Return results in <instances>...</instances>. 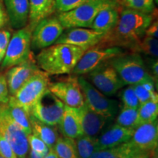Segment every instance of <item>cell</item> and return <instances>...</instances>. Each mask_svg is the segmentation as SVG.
<instances>
[{
    "label": "cell",
    "mask_w": 158,
    "mask_h": 158,
    "mask_svg": "<svg viewBox=\"0 0 158 158\" xmlns=\"http://www.w3.org/2000/svg\"><path fill=\"white\" fill-rule=\"evenodd\" d=\"M121 4L125 8L148 14L153 13L156 10L154 0H121Z\"/></svg>",
    "instance_id": "cell-31"
},
{
    "label": "cell",
    "mask_w": 158,
    "mask_h": 158,
    "mask_svg": "<svg viewBox=\"0 0 158 158\" xmlns=\"http://www.w3.org/2000/svg\"><path fill=\"white\" fill-rule=\"evenodd\" d=\"M58 125L65 138L75 140L84 135L77 108L64 106V113Z\"/></svg>",
    "instance_id": "cell-20"
},
{
    "label": "cell",
    "mask_w": 158,
    "mask_h": 158,
    "mask_svg": "<svg viewBox=\"0 0 158 158\" xmlns=\"http://www.w3.org/2000/svg\"><path fill=\"white\" fill-rule=\"evenodd\" d=\"M156 152H147V151H141V152L137 154L133 158H150L152 156L155 155Z\"/></svg>",
    "instance_id": "cell-42"
},
{
    "label": "cell",
    "mask_w": 158,
    "mask_h": 158,
    "mask_svg": "<svg viewBox=\"0 0 158 158\" xmlns=\"http://www.w3.org/2000/svg\"><path fill=\"white\" fill-rule=\"evenodd\" d=\"M121 98L122 101L123 102L124 107L137 108V109L139 108V101H138L137 96L135 95L132 85H130V86L123 90L121 94Z\"/></svg>",
    "instance_id": "cell-33"
},
{
    "label": "cell",
    "mask_w": 158,
    "mask_h": 158,
    "mask_svg": "<svg viewBox=\"0 0 158 158\" xmlns=\"http://www.w3.org/2000/svg\"><path fill=\"white\" fill-rule=\"evenodd\" d=\"M158 63H157V59H154L152 62V73H153V78L155 80V82L156 81V83L157 82V77H158V69H157V66H158Z\"/></svg>",
    "instance_id": "cell-41"
},
{
    "label": "cell",
    "mask_w": 158,
    "mask_h": 158,
    "mask_svg": "<svg viewBox=\"0 0 158 158\" xmlns=\"http://www.w3.org/2000/svg\"><path fill=\"white\" fill-rule=\"evenodd\" d=\"M118 5L117 0H90L72 10L59 13L56 17L64 29L90 28L102 10Z\"/></svg>",
    "instance_id": "cell-3"
},
{
    "label": "cell",
    "mask_w": 158,
    "mask_h": 158,
    "mask_svg": "<svg viewBox=\"0 0 158 158\" xmlns=\"http://www.w3.org/2000/svg\"><path fill=\"white\" fill-rule=\"evenodd\" d=\"M88 74L89 78L97 89L106 96H113L120 89L126 86L108 62L98 67Z\"/></svg>",
    "instance_id": "cell-13"
},
{
    "label": "cell",
    "mask_w": 158,
    "mask_h": 158,
    "mask_svg": "<svg viewBox=\"0 0 158 158\" xmlns=\"http://www.w3.org/2000/svg\"><path fill=\"white\" fill-rule=\"evenodd\" d=\"M9 98L10 94L5 76L0 73V104H7Z\"/></svg>",
    "instance_id": "cell-37"
},
{
    "label": "cell",
    "mask_w": 158,
    "mask_h": 158,
    "mask_svg": "<svg viewBox=\"0 0 158 158\" xmlns=\"http://www.w3.org/2000/svg\"><path fill=\"white\" fill-rule=\"evenodd\" d=\"M30 122L31 133L35 135L40 138L44 143L48 146L49 149L54 147L59 138L58 133L55 130L54 126H50L39 121L31 114L29 115Z\"/></svg>",
    "instance_id": "cell-23"
},
{
    "label": "cell",
    "mask_w": 158,
    "mask_h": 158,
    "mask_svg": "<svg viewBox=\"0 0 158 158\" xmlns=\"http://www.w3.org/2000/svg\"><path fill=\"white\" fill-rule=\"evenodd\" d=\"M29 27L33 30L41 20L55 11V0H29Z\"/></svg>",
    "instance_id": "cell-22"
},
{
    "label": "cell",
    "mask_w": 158,
    "mask_h": 158,
    "mask_svg": "<svg viewBox=\"0 0 158 158\" xmlns=\"http://www.w3.org/2000/svg\"><path fill=\"white\" fill-rule=\"evenodd\" d=\"M125 85L154 82L142 57L137 53L122 54L108 61Z\"/></svg>",
    "instance_id": "cell-4"
},
{
    "label": "cell",
    "mask_w": 158,
    "mask_h": 158,
    "mask_svg": "<svg viewBox=\"0 0 158 158\" xmlns=\"http://www.w3.org/2000/svg\"><path fill=\"white\" fill-rule=\"evenodd\" d=\"M5 52H3L2 51L0 50V63L2 62V60H3V59H4V56H5Z\"/></svg>",
    "instance_id": "cell-45"
},
{
    "label": "cell",
    "mask_w": 158,
    "mask_h": 158,
    "mask_svg": "<svg viewBox=\"0 0 158 158\" xmlns=\"http://www.w3.org/2000/svg\"><path fill=\"white\" fill-rule=\"evenodd\" d=\"M7 104H0V135L10 143L18 158H27L29 147L27 135L12 118Z\"/></svg>",
    "instance_id": "cell-7"
},
{
    "label": "cell",
    "mask_w": 158,
    "mask_h": 158,
    "mask_svg": "<svg viewBox=\"0 0 158 158\" xmlns=\"http://www.w3.org/2000/svg\"><path fill=\"white\" fill-rule=\"evenodd\" d=\"M8 22V17L6 13L5 5H3L2 0H0V30L3 29Z\"/></svg>",
    "instance_id": "cell-39"
},
{
    "label": "cell",
    "mask_w": 158,
    "mask_h": 158,
    "mask_svg": "<svg viewBox=\"0 0 158 158\" xmlns=\"http://www.w3.org/2000/svg\"><path fill=\"white\" fill-rule=\"evenodd\" d=\"M32 30L27 25L12 35L2 62V68H10L26 62L31 56V40Z\"/></svg>",
    "instance_id": "cell-6"
},
{
    "label": "cell",
    "mask_w": 158,
    "mask_h": 158,
    "mask_svg": "<svg viewBox=\"0 0 158 158\" xmlns=\"http://www.w3.org/2000/svg\"><path fill=\"white\" fill-rule=\"evenodd\" d=\"M123 53V50L119 47L97 45L85 51L72 71V73L78 76L88 74L98 67Z\"/></svg>",
    "instance_id": "cell-8"
},
{
    "label": "cell",
    "mask_w": 158,
    "mask_h": 158,
    "mask_svg": "<svg viewBox=\"0 0 158 158\" xmlns=\"http://www.w3.org/2000/svg\"><path fill=\"white\" fill-rule=\"evenodd\" d=\"M48 89L69 107L78 108L84 104V96L76 76L50 82Z\"/></svg>",
    "instance_id": "cell-11"
},
{
    "label": "cell",
    "mask_w": 158,
    "mask_h": 158,
    "mask_svg": "<svg viewBox=\"0 0 158 158\" xmlns=\"http://www.w3.org/2000/svg\"><path fill=\"white\" fill-rule=\"evenodd\" d=\"M146 36H149L151 37H154V38L157 39L158 37V22L157 20L156 21H153L152 23L150 24V26L148 27V29L146 31Z\"/></svg>",
    "instance_id": "cell-40"
},
{
    "label": "cell",
    "mask_w": 158,
    "mask_h": 158,
    "mask_svg": "<svg viewBox=\"0 0 158 158\" xmlns=\"http://www.w3.org/2000/svg\"><path fill=\"white\" fill-rule=\"evenodd\" d=\"M27 140H28L29 147H30L31 150L43 157H45L48 154L50 149L40 138L31 133L27 135Z\"/></svg>",
    "instance_id": "cell-35"
},
{
    "label": "cell",
    "mask_w": 158,
    "mask_h": 158,
    "mask_svg": "<svg viewBox=\"0 0 158 158\" xmlns=\"http://www.w3.org/2000/svg\"><path fill=\"white\" fill-rule=\"evenodd\" d=\"M86 51L72 45L54 44L41 50L36 56V63L40 69L49 76L69 74Z\"/></svg>",
    "instance_id": "cell-2"
},
{
    "label": "cell",
    "mask_w": 158,
    "mask_h": 158,
    "mask_svg": "<svg viewBox=\"0 0 158 158\" xmlns=\"http://www.w3.org/2000/svg\"><path fill=\"white\" fill-rule=\"evenodd\" d=\"M118 5L111 6L102 10L97 15L90 29L103 33L105 36L111 32L119 19Z\"/></svg>",
    "instance_id": "cell-21"
},
{
    "label": "cell",
    "mask_w": 158,
    "mask_h": 158,
    "mask_svg": "<svg viewBox=\"0 0 158 158\" xmlns=\"http://www.w3.org/2000/svg\"><path fill=\"white\" fill-rule=\"evenodd\" d=\"M49 83V75L41 70H37L15 95L10 96L9 102L21 107L29 115L33 106L48 89Z\"/></svg>",
    "instance_id": "cell-5"
},
{
    "label": "cell",
    "mask_w": 158,
    "mask_h": 158,
    "mask_svg": "<svg viewBox=\"0 0 158 158\" xmlns=\"http://www.w3.org/2000/svg\"><path fill=\"white\" fill-rule=\"evenodd\" d=\"M4 5L13 28L22 29L29 21V0H4Z\"/></svg>",
    "instance_id": "cell-18"
},
{
    "label": "cell",
    "mask_w": 158,
    "mask_h": 158,
    "mask_svg": "<svg viewBox=\"0 0 158 158\" xmlns=\"http://www.w3.org/2000/svg\"><path fill=\"white\" fill-rule=\"evenodd\" d=\"M53 149L59 158H78L74 139L59 137Z\"/></svg>",
    "instance_id": "cell-26"
},
{
    "label": "cell",
    "mask_w": 158,
    "mask_h": 158,
    "mask_svg": "<svg viewBox=\"0 0 158 158\" xmlns=\"http://www.w3.org/2000/svg\"><path fill=\"white\" fill-rule=\"evenodd\" d=\"M78 77V81L81 89L84 102L88 107L96 113L112 118L116 115L118 110V102L114 100L108 99L102 92L94 87L92 84L82 76Z\"/></svg>",
    "instance_id": "cell-9"
},
{
    "label": "cell",
    "mask_w": 158,
    "mask_h": 158,
    "mask_svg": "<svg viewBox=\"0 0 158 158\" xmlns=\"http://www.w3.org/2000/svg\"><path fill=\"white\" fill-rule=\"evenodd\" d=\"M154 1H155V5H157V4H158V0H154Z\"/></svg>",
    "instance_id": "cell-46"
},
{
    "label": "cell",
    "mask_w": 158,
    "mask_h": 158,
    "mask_svg": "<svg viewBox=\"0 0 158 158\" xmlns=\"http://www.w3.org/2000/svg\"><path fill=\"white\" fill-rule=\"evenodd\" d=\"M43 158H59V157L56 155V154L55 153L54 150L53 149V148H51V149H49L48 154H47V155H45Z\"/></svg>",
    "instance_id": "cell-43"
},
{
    "label": "cell",
    "mask_w": 158,
    "mask_h": 158,
    "mask_svg": "<svg viewBox=\"0 0 158 158\" xmlns=\"http://www.w3.org/2000/svg\"><path fill=\"white\" fill-rule=\"evenodd\" d=\"M44 157L42 155H39L35 152L32 151V150H30V152H29V158H43Z\"/></svg>",
    "instance_id": "cell-44"
},
{
    "label": "cell",
    "mask_w": 158,
    "mask_h": 158,
    "mask_svg": "<svg viewBox=\"0 0 158 158\" xmlns=\"http://www.w3.org/2000/svg\"><path fill=\"white\" fill-rule=\"evenodd\" d=\"M104 37L103 33L92 29L71 28L64 30L55 44H69L88 50L98 45Z\"/></svg>",
    "instance_id": "cell-14"
},
{
    "label": "cell",
    "mask_w": 158,
    "mask_h": 158,
    "mask_svg": "<svg viewBox=\"0 0 158 158\" xmlns=\"http://www.w3.org/2000/svg\"><path fill=\"white\" fill-rule=\"evenodd\" d=\"M0 158H3V157H2V156H1V155H0Z\"/></svg>",
    "instance_id": "cell-48"
},
{
    "label": "cell",
    "mask_w": 158,
    "mask_h": 158,
    "mask_svg": "<svg viewBox=\"0 0 158 158\" xmlns=\"http://www.w3.org/2000/svg\"><path fill=\"white\" fill-rule=\"evenodd\" d=\"M141 151L129 141L117 147L95 152L90 158H133Z\"/></svg>",
    "instance_id": "cell-24"
},
{
    "label": "cell",
    "mask_w": 158,
    "mask_h": 158,
    "mask_svg": "<svg viewBox=\"0 0 158 158\" xmlns=\"http://www.w3.org/2000/svg\"><path fill=\"white\" fill-rule=\"evenodd\" d=\"M132 86L140 105L151 100H158V95L155 92L154 82H143Z\"/></svg>",
    "instance_id": "cell-29"
},
{
    "label": "cell",
    "mask_w": 158,
    "mask_h": 158,
    "mask_svg": "<svg viewBox=\"0 0 158 158\" xmlns=\"http://www.w3.org/2000/svg\"><path fill=\"white\" fill-rule=\"evenodd\" d=\"M130 141L142 151H156L158 144L157 120L138 126L134 130Z\"/></svg>",
    "instance_id": "cell-16"
},
{
    "label": "cell",
    "mask_w": 158,
    "mask_h": 158,
    "mask_svg": "<svg viewBox=\"0 0 158 158\" xmlns=\"http://www.w3.org/2000/svg\"><path fill=\"white\" fill-rule=\"evenodd\" d=\"M90 0H55V10L59 13L72 10Z\"/></svg>",
    "instance_id": "cell-34"
},
{
    "label": "cell",
    "mask_w": 158,
    "mask_h": 158,
    "mask_svg": "<svg viewBox=\"0 0 158 158\" xmlns=\"http://www.w3.org/2000/svg\"><path fill=\"white\" fill-rule=\"evenodd\" d=\"M84 135L94 137L100 133L107 122L108 118L96 113L84 102L81 107L77 108Z\"/></svg>",
    "instance_id": "cell-19"
},
{
    "label": "cell",
    "mask_w": 158,
    "mask_h": 158,
    "mask_svg": "<svg viewBox=\"0 0 158 158\" xmlns=\"http://www.w3.org/2000/svg\"><path fill=\"white\" fill-rule=\"evenodd\" d=\"M64 29L57 17L48 16L41 20L31 33V47L43 49L55 44Z\"/></svg>",
    "instance_id": "cell-12"
},
{
    "label": "cell",
    "mask_w": 158,
    "mask_h": 158,
    "mask_svg": "<svg viewBox=\"0 0 158 158\" xmlns=\"http://www.w3.org/2000/svg\"><path fill=\"white\" fill-rule=\"evenodd\" d=\"M65 105L48 89L31 108L30 114L39 121L50 126L58 125L64 113Z\"/></svg>",
    "instance_id": "cell-10"
},
{
    "label": "cell",
    "mask_w": 158,
    "mask_h": 158,
    "mask_svg": "<svg viewBox=\"0 0 158 158\" xmlns=\"http://www.w3.org/2000/svg\"><path fill=\"white\" fill-rule=\"evenodd\" d=\"M78 158H90L97 152L98 138L83 135L75 139Z\"/></svg>",
    "instance_id": "cell-27"
},
{
    "label": "cell",
    "mask_w": 158,
    "mask_h": 158,
    "mask_svg": "<svg viewBox=\"0 0 158 158\" xmlns=\"http://www.w3.org/2000/svg\"><path fill=\"white\" fill-rule=\"evenodd\" d=\"M150 158H157V157H155V155H154L153 156H152V157H150Z\"/></svg>",
    "instance_id": "cell-47"
},
{
    "label": "cell",
    "mask_w": 158,
    "mask_h": 158,
    "mask_svg": "<svg viewBox=\"0 0 158 158\" xmlns=\"http://www.w3.org/2000/svg\"><path fill=\"white\" fill-rule=\"evenodd\" d=\"M39 70V67L31 56L26 62L10 68L5 75L10 96L15 95L20 88Z\"/></svg>",
    "instance_id": "cell-15"
},
{
    "label": "cell",
    "mask_w": 158,
    "mask_h": 158,
    "mask_svg": "<svg viewBox=\"0 0 158 158\" xmlns=\"http://www.w3.org/2000/svg\"><path fill=\"white\" fill-rule=\"evenodd\" d=\"M0 155L3 158H18L10 143L0 135Z\"/></svg>",
    "instance_id": "cell-36"
},
{
    "label": "cell",
    "mask_w": 158,
    "mask_h": 158,
    "mask_svg": "<svg viewBox=\"0 0 158 158\" xmlns=\"http://www.w3.org/2000/svg\"><path fill=\"white\" fill-rule=\"evenodd\" d=\"M134 130L123 127L116 124H114L98 138L97 152L110 149L129 141Z\"/></svg>",
    "instance_id": "cell-17"
},
{
    "label": "cell",
    "mask_w": 158,
    "mask_h": 158,
    "mask_svg": "<svg viewBox=\"0 0 158 158\" xmlns=\"http://www.w3.org/2000/svg\"><path fill=\"white\" fill-rule=\"evenodd\" d=\"M7 106V110H8V112L12 118L22 129L23 131L26 133V135H28L32 133H31L30 122H29V114L22 108L11 102L8 101Z\"/></svg>",
    "instance_id": "cell-25"
},
{
    "label": "cell",
    "mask_w": 158,
    "mask_h": 158,
    "mask_svg": "<svg viewBox=\"0 0 158 158\" xmlns=\"http://www.w3.org/2000/svg\"><path fill=\"white\" fill-rule=\"evenodd\" d=\"M154 13H143L129 8L122 10L115 28L106 35L99 44L126 48L138 52L146 31L154 21Z\"/></svg>",
    "instance_id": "cell-1"
},
{
    "label": "cell",
    "mask_w": 158,
    "mask_h": 158,
    "mask_svg": "<svg viewBox=\"0 0 158 158\" xmlns=\"http://www.w3.org/2000/svg\"><path fill=\"white\" fill-rule=\"evenodd\" d=\"M116 124L123 127L135 130L141 124L137 108L123 107L116 118Z\"/></svg>",
    "instance_id": "cell-28"
},
{
    "label": "cell",
    "mask_w": 158,
    "mask_h": 158,
    "mask_svg": "<svg viewBox=\"0 0 158 158\" xmlns=\"http://www.w3.org/2000/svg\"><path fill=\"white\" fill-rule=\"evenodd\" d=\"M138 52H143L145 54L157 59L158 56V41L157 39L149 36H144L140 43Z\"/></svg>",
    "instance_id": "cell-32"
},
{
    "label": "cell",
    "mask_w": 158,
    "mask_h": 158,
    "mask_svg": "<svg viewBox=\"0 0 158 158\" xmlns=\"http://www.w3.org/2000/svg\"><path fill=\"white\" fill-rule=\"evenodd\" d=\"M138 116L141 124L149 123L157 120L158 100H151L140 105Z\"/></svg>",
    "instance_id": "cell-30"
},
{
    "label": "cell",
    "mask_w": 158,
    "mask_h": 158,
    "mask_svg": "<svg viewBox=\"0 0 158 158\" xmlns=\"http://www.w3.org/2000/svg\"><path fill=\"white\" fill-rule=\"evenodd\" d=\"M11 37V34L8 30H0V50L5 53L7 45Z\"/></svg>",
    "instance_id": "cell-38"
}]
</instances>
